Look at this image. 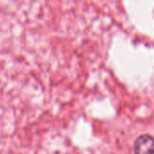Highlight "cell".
Masks as SVG:
<instances>
[{"instance_id":"6da1fadb","label":"cell","mask_w":154,"mask_h":154,"mask_svg":"<svg viewBox=\"0 0 154 154\" xmlns=\"http://www.w3.org/2000/svg\"><path fill=\"white\" fill-rule=\"evenodd\" d=\"M134 154H153V138L150 134H143L139 136L134 145Z\"/></svg>"}]
</instances>
